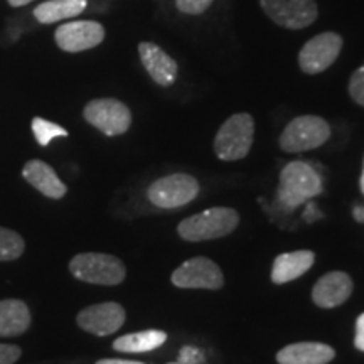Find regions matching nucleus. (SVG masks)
<instances>
[{
	"label": "nucleus",
	"instance_id": "13",
	"mask_svg": "<svg viewBox=\"0 0 364 364\" xmlns=\"http://www.w3.org/2000/svg\"><path fill=\"white\" fill-rule=\"evenodd\" d=\"M353 280L344 272H331L321 277L312 289L314 304L322 309H332L344 304L353 294Z\"/></svg>",
	"mask_w": 364,
	"mask_h": 364
},
{
	"label": "nucleus",
	"instance_id": "15",
	"mask_svg": "<svg viewBox=\"0 0 364 364\" xmlns=\"http://www.w3.org/2000/svg\"><path fill=\"white\" fill-rule=\"evenodd\" d=\"M22 177L46 198L61 199L68 193V188L56 176L53 167L43 161L27 162L22 169Z\"/></svg>",
	"mask_w": 364,
	"mask_h": 364
},
{
	"label": "nucleus",
	"instance_id": "10",
	"mask_svg": "<svg viewBox=\"0 0 364 364\" xmlns=\"http://www.w3.org/2000/svg\"><path fill=\"white\" fill-rule=\"evenodd\" d=\"M172 284L179 289L220 290L225 284V279L215 262L206 257H196L176 268L172 273Z\"/></svg>",
	"mask_w": 364,
	"mask_h": 364
},
{
	"label": "nucleus",
	"instance_id": "18",
	"mask_svg": "<svg viewBox=\"0 0 364 364\" xmlns=\"http://www.w3.org/2000/svg\"><path fill=\"white\" fill-rule=\"evenodd\" d=\"M31 326V312L19 299L0 300V338H16Z\"/></svg>",
	"mask_w": 364,
	"mask_h": 364
},
{
	"label": "nucleus",
	"instance_id": "7",
	"mask_svg": "<svg viewBox=\"0 0 364 364\" xmlns=\"http://www.w3.org/2000/svg\"><path fill=\"white\" fill-rule=\"evenodd\" d=\"M198 193L199 184L193 176L172 174L154 182L147 191V196L154 206L172 209L186 206V204L196 199Z\"/></svg>",
	"mask_w": 364,
	"mask_h": 364
},
{
	"label": "nucleus",
	"instance_id": "23",
	"mask_svg": "<svg viewBox=\"0 0 364 364\" xmlns=\"http://www.w3.org/2000/svg\"><path fill=\"white\" fill-rule=\"evenodd\" d=\"M349 95L354 102L364 107V65L353 73L349 80Z\"/></svg>",
	"mask_w": 364,
	"mask_h": 364
},
{
	"label": "nucleus",
	"instance_id": "31",
	"mask_svg": "<svg viewBox=\"0 0 364 364\" xmlns=\"http://www.w3.org/2000/svg\"><path fill=\"white\" fill-rule=\"evenodd\" d=\"M359 184H361V191L364 194V167H363V174H361V182H359Z\"/></svg>",
	"mask_w": 364,
	"mask_h": 364
},
{
	"label": "nucleus",
	"instance_id": "4",
	"mask_svg": "<svg viewBox=\"0 0 364 364\" xmlns=\"http://www.w3.org/2000/svg\"><path fill=\"white\" fill-rule=\"evenodd\" d=\"M255 122L248 113H236L223 124L215 139V152L221 161L247 157L253 144Z\"/></svg>",
	"mask_w": 364,
	"mask_h": 364
},
{
	"label": "nucleus",
	"instance_id": "16",
	"mask_svg": "<svg viewBox=\"0 0 364 364\" xmlns=\"http://www.w3.org/2000/svg\"><path fill=\"white\" fill-rule=\"evenodd\" d=\"M316 262V255L311 250H300V252L282 253L275 258L272 267V282L277 285L292 282L302 277Z\"/></svg>",
	"mask_w": 364,
	"mask_h": 364
},
{
	"label": "nucleus",
	"instance_id": "27",
	"mask_svg": "<svg viewBox=\"0 0 364 364\" xmlns=\"http://www.w3.org/2000/svg\"><path fill=\"white\" fill-rule=\"evenodd\" d=\"M354 346H356V349H359V351L364 353V312L356 321V338H354Z\"/></svg>",
	"mask_w": 364,
	"mask_h": 364
},
{
	"label": "nucleus",
	"instance_id": "3",
	"mask_svg": "<svg viewBox=\"0 0 364 364\" xmlns=\"http://www.w3.org/2000/svg\"><path fill=\"white\" fill-rule=\"evenodd\" d=\"M70 272L75 279L95 285H118L127 270L120 258L107 253H80L71 258Z\"/></svg>",
	"mask_w": 364,
	"mask_h": 364
},
{
	"label": "nucleus",
	"instance_id": "1",
	"mask_svg": "<svg viewBox=\"0 0 364 364\" xmlns=\"http://www.w3.org/2000/svg\"><path fill=\"white\" fill-rule=\"evenodd\" d=\"M322 193V179L311 164L294 161L282 169L279 203L285 208H297Z\"/></svg>",
	"mask_w": 364,
	"mask_h": 364
},
{
	"label": "nucleus",
	"instance_id": "22",
	"mask_svg": "<svg viewBox=\"0 0 364 364\" xmlns=\"http://www.w3.org/2000/svg\"><path fill=\"white\" fill-rule=\"evenodd\" d=\"M33 132L36 140H38L39 145H49L53 139H58V136H68V130L63 129L61 125L53 124V122L44 120V118L36 117L33 120Z\"/></svg>",
	"mask_w": 364,
	"mask_h": 364
},
{
	"label": "nucleus",
	"instance_id": "11",
	"mask_svg": "<svg viewBox=\"0 0 364 364\" xmlns=\"http://www.w3.org/2000/svg\"><path fill=\"white\" fill-rule=\"evenodd\" d=\"M56 44L66 53H81L97 48L105 39V29L95 21H75L59 26L54 34Z\"/></svg>",
	"mask_w": 364,
	"mask_h": 364
},
{
	"label": "nucleus",
	"instance_id": "14",
	"mask_svg": "<svg viewBox=\"0 0 364 364\" xmlns=\"http://www.w3.org/2000/svg\"><path fill=\"white\" fill-rule=\"evenodd\" d=\"M139 54L142 59V65L150 78L159 86H171L176 83L177 73H179V66L166 51H162L157 44L154 43H140L139 44Z\"/></svg>",
	"mask_w": 364,
	"mask_h": 364
},
{
	"label": "nucleus",
	"instance_id": "9",
	"mask_svg": "<svg viewBox=\"0 0 364 364\" xmlns=\"http://www.w3.org/2000/svg\"><path fill=\"white\" fill-rule=\"evenodd\" d=\"M343 49V38L336 33H322L307 41L299 53V66L307 75H318L332 66Z\"/></svg>",
	"mask_w": 364,
	"mask_h": 364
},
{
	"label": "nucleus",
	"instance_id": "25",
	"mask_svg": "<svg viewBox=\"0 0 364 364\" xmlns=\"http://www.w3.org/2000/svg\"><path fill=\"white\" fill-rule=\"evenodd\" d=\"M204 359L203 351H199L198 348H193V346H184L179 353V361L181 364H201Z\"/></svg>",
	"mask_w": 364,
	"mask_h": 364
},
{
	"label": "nucleus",
	"instance_id": "19",
	"mask_svg": "<svg viewBox=\"0 0 364 364\" xmlns=\"http://www.w3.org/2000/svg\"><path fill=\"white\" fill-rule=\"evenodd\" d=\"M86 6L88 0H48L34 9V17L41 24H54L80 16Z\"/></svg>",
	"mask_w": 364,
	"mask_h": 364
},
{
	"label": "nucleus",
	"instance_id": "12",
	"mask_svg": "<svg viewBox=\"0 0 364 364\" xmlns=\"http://www.w3.org/2000/svg\"><path fill=\"white\" fill-rule=\"evenodd\" d=\"M125 309L117 302L95 304L76 317L81 329L95 336H110L125 324Z\"/></svg>",
	"mask_w": 364,
	"mask_h": 364
},
{
	"label": "nucleus",
	"instance_id": "2",
	"mask_svg": "<svg viewBox=\"0 0 364 364\" xmlns=\"http://www.w3.org/2000/svg\"><path fill=\"white\" fill-rule=\"evenodd\" d=\"M240 216L231 208H209L206 211L186 218L177 226V233L186 241H208L233 233Z\"/></svg>",
	"mask_w": 364,
	"mask_h": 364
},
{
	"label": "nucleus",
	"instance_id": "21",
	"mask_svg": "<svg viewBox=\"0 0 364 364\" xmlns=\"http://www.w3.org/2000/svg\"><path fill=\"white\" fill-rule=\"evenodd\" d=\"M24 250L26 243L19 233L0 226V262L17 260Z\"/></svg>",
	"mask_w": 364,
	"mask_h": 364
},
{
	"label": "nucleus",
	"instance_id": "8",
	"mask_svg": "<svg viewBox=\"0 0 364 364\" xmlns=\"http://www.w3.org/2000/svg\"><path fill=\"white\" fill-rule=\"evenodd\" d=\"M268 19L285 29H306L318 16L316 0H260Z\"/></svg>",
	"mask_w": 364,
	"mask_h": 364
},
{
	"label": "nucleus",
	"instance_id": "28",
	"mask_svg": "<svg viewBox=\"0 0 364 364\" xmlns=\"http://www.w3.org/2000/svg\"><path fill=\"white\" fill-rule=\"evenodd\" d=\"M97 364H144L139 361H125V359H102Z\"/></svg>",
	"mask_w": 364,
	"mask_h": 364
},
{
	"label": "nucleus",
	"instance_id": "30",
	"mask_svg": "<svg viewBox=\"0 0 364 364\" xmlns=\"http://www.w3.org/2000/svg\"><path fill=\"white\" fill-rule=\"evenodd\" d=\"M33 0H9V4H11L12 7H22V6H27V4H31Z\"/></svg>",
	"mask_w": 364,
	"mask_h": 364
},
{
	"label": "nucleus",
	"instance_id": "29",
	"mask_svg": "<svg viewBox=\"0 0 364 364\" xmlns=\"http://www.w3.org/2000/svg\"><path fill=\"white\" fill-rule=\"evenodd\" d=\"M353 215H354V218H356L359 223H364V208L363 206L354 208L353 209Z\"/></svg>",
	"mask_w": 364,
	"mask_h": 364
},
{
	"label": "nucleus",
	"instance_id": "26",
	"mask_svg": "<svg viewBox=\"0 0 364 364\" xmlns=\"http://www.w3.org/2000/svg\"><path fill=\"white\" fill-rule=\"evenodd\" d=\"M21 348L14 344H0V364H14L21 358Z\"/></svg>",
	"mask_w": 364,
	"mask_h": 364
},
{
	"label": "nucleus",
	"instance_id": "6",
	"mask_svg": "<svg viewBox=\"0 0 364 364\" xmlns=\"http://www.w3.org/2000/svg\"><path fill=\"white\" fill-rule=\"evenodd\" d=\"M85 120L102 134L117 136L130 129L132 113L125 103L115 98H98L90 102L83 110Z\"/></svg>",
	"mask_w": 364,
	"mask_h": 364
},
{
	"label": "nucleus",
	"instance_id": "32",
	"mask_svg": "<svg viewBox=\"0 0 364 364\" xmlns=\"http://www.w3.org/2000/svg\"><path fill=\"white\" fill-rule=\"evenodd\" d=\"M169 364H181V363H169Z\"/></svg>",
	"mask_w": 364,
	"mask_h": 364
},
{
	"label": "nucleus",
	"instance_id": "24",
	"mask_svg": "<svg viewBox=\"0 0 364 364\" xmlns=\"http://www.w3.org/2000/svg\"><path fill=\"white\" fill-rule=\"evenodd\" d=\"M215 0H176V7L182 14H189V16H199V14L206 12Z\"/></svg>",
	"mask_w": 364,
	"mask_h": 364
},
{
	"label": "nucleus",
	"instance_id": "5",
	"mask_svg": "<svg viewBox=\"0 0 364 364\" xmlns=\"http://www.w3.org/2000/svg\"><path fill=\"white\" fill-rule=\"evenodd\" d=\"M331 136V127L324 118L316 115L297 117L280 135V147L287 154L307 152L324 145Z\"/></svg>",
	"mask_w": 364,
	"mask_h": 364
},
{
	"label": "nucleus",
	"instance_id": "20",
	"mask_svg": "<svg viewBox=\"0 0 364 364\" xmlns=\"http://www.w3.org/2000/svg\"><path fill=\"white\" fill-rule=\"evenodd\" d=\"M166 341V332L150 329L122 336V338H118L115 343H113V349L118 353H149L161 348Z\"/></svg>",
	"mask_w": 364,
	"mask_h": 364
},
{
	"label": "nucleus",
	"instance_id": "17",
	"mask_svg": "<svg viewBox=\"0 0 364 364\" xmlns=\"http://www.w3.org/2000/svg\"><path fill=\"white\" fill-rule=\"evenodd\" d=\"M336 356L331 346L322 343L290 344L277 354L279 364H327Z\"/></svg>",
	"mask_w": 364,
	"mask_h": 364
}]
</instances>
